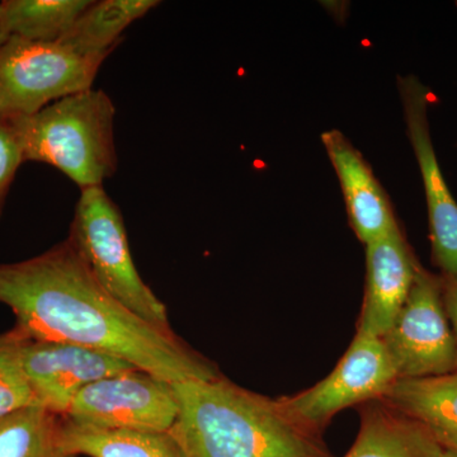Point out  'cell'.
<instances>
[{
	"label": "cell",
	"mask_w": 457,
	"mask_h": 457,
	"mask_svg": "<svg viewBox=\"0 0 457 457\" xmlns=\"http://www.w3.org/2000/svg\"><path fill=\"white\" fill-rule=\"evenodd\" d=\"M179 416L170 431L186 457H333L323 435L281 399L251 392L224 375L174 384Z\"/></svg>",
	"instance_id": "obj_2"
},
{
	"label": "cell",
	"mask_w": 457,
	"mask_h": 457,
	"mask_svg": "<svg viewBox=\"0 0 457 457\" xmlns=\"http://www.w3.org/2000/svg\"><path fill=\"white\" fill-rule=\"evenodd\" d=\"M68 239L114 300L156 329L174 333L167 306L137 272L122 213L104 186L80 191Z\"/></svg>",
	"instance_id": "obj_4"
},
{
	"label": "cell",
	"mask_w": 457,
	"mask_h": 457,
	"mask_svg": "<svg viewBox=\"0 0 457 457\" xmlns=\"http://www.w3.org/2000/svg\"><path fill=\"white\" fill-rule=\"evenodd\" d=\"M381 399L422 423L444 450L457 455V371L398 378Z\"/></svg>",
	"instance_id": "obj_14"
},
{
	"label": "cell",
	"mask_w": 457,
	"mask_h": 457,
	"mask_svg": "<svg viewBox=\"0 0 457 457\" xmlns=\"http://www.w3.org/2000/svg\"><path fill=\"white\" fill-rule=\"evenodd\" d=\"M456 8H457V2H456Z\"/></svg>",
	"instance_id": "obj_26"
},
{
	"label": "cell",
	"mask_w": 457,
	"mask_h": 457,
	"mask_svg": "<svg viewBox=\"0 0 457 457\" xmlns=\"http://www.w3.org/2000/svg\"><path fill=\"white\" fill-rule=\"evenodd\" d=\"M108 55H86L62 42L11 38L0 47L3 117L29 116L92 88Z\"/></svg>",
	"instance_id": "obj_5"
},
{
	"label": "cell",
	"mask_w": 457,
	"mask_h": 457,
	"mask_svg": "<svg viewBox=\"0 0 457 457\" xmlns=\"http://www.w3.org/2000/svg\"><path fill=\"white\" fill-rule=\"evenodd\" d=\"M405 131L425 189L432 260L442 276L457 278V203L442 174L429 128L431 90L416 75H399Z\"/></svg>",
	"instance_id": "obj_9"
},
{
	"label": "cell",
	"mask_w": 457,
	"mask_h": 457,
	"mask_svg": "<svg viewBox=\"0 0 457 457\" xmlns=\"http://www.w3.org/2000/svg\"><path fill=\"white\" fill-rule=\"evenodd\" d=\"M442 296H444L445 311L449 318L457 347V278L442 276Z\"/></svg>",
	"instance_id": "obj_21"
},
{
	"label": "cell",
	"mask_w": 457,
	"mask_h": 457,
	"mask_svg": "<svg viewBox=\"0 0 457 457\" xmlns=\"http://www.w3.org/2000/svg\"><path fill=\"white\" fill-rule=\"evenodd\" d=\"M177 416L171 384L135 369L84 387L64 418L102 431L170 432Z\"/></svg>",
	"instance_id": "obj_7"
},
{
	"label": "cell",
	"mask_w": 457,
	"mask_h": 457,
	"mask_svg": "<svg viewBox=\"0 0 457 457\" xmlns=\"http://www.w3.org/2000/svg\"><path fill=\"white\" fill-rule=\"evenodd\" d=\"M93 0H4L9 32L27 41L56 42L71 31Z\"/></svg>",
	"instance_id": "obj_18"
},
{
	"label": "cell",
	"mask_w": 457,
	"mask_h": 457,
	"mask_svg": "<svg viewBox=\"0 0 457 457\" xmlns=\"http://www.w3.org/2000/svg\"><path fill=\"white\" fill-rule=\"evenodd\" d=\"M3 117L2 104H0V119Z\"/></svg>",
	"instance_id": "obj_25"
},
{
	"label": "cell",
	"mask_w": 457,
	"mask_h": 457,
	"mask_svg": "<svg viewBox=\"0 0 457 457\" xmlns=\"http://www.w3.org/2000/svg\"><path fill=\"white\" fill-rule=\"evenodd\" d=\"M29 336L14 326L0 335V420L22 409L38 407L22 363Z\"/></svg>",
	"instance_id": "obj_19"
},
{
	"label": "cell",
	"mask_w": 457,
	"mask_h": 457,
	"mask_svg": "<svg viewBox=\"0 0 457 457\" xmlns=\"http://www.w3.org/2000/svg\"><path fill=\"white\" fill-rule=\"evenodd\" d=\"M356 441L343 457H442L444 447L422 423L384 399L361 404Z\"/></svg>",
	"instance_id": "obj_13"
},
{
	"label": "cell",
	"mask_w": 457,
	"mask_h": 457,
	"mask_svg": "<svg viewBox=\"0 0 457 457\" xmlns=\"http://www.w3.org/2000/svg\"><path fill=\"white\" fill-rule=\"evenodd\" d=\"M0 303L31 339L112 354L168 384L222 375L215 363L114 300L66 237L29 260L0 264Z\"/></svg>",
	"instance_id": "obj_1"
},
{
	"label": "cell",
	"mask_w": 457,
	"mask_h": 457,
	"mask_svg": "<svg viewBox=\"0 0 457 457\" xmlns=\"http://www.w3.org/2000/svg\"><path fill=\"white\" fill-rule=\"evenodd\" d=\"M25 163L22 145L11 120L0 119V218L5 201L21 165Z\"/></svg>",
	"instance_id": "obj_20"
},
{
	"label": "cell",
	"mask_w": 457,
	"mask_h": 457,
	"mask_svg": "<svg viewBox=\"0 0 457 457\" xmlns=\"http://www.w3.org/2000/svg\"><path fill=\"white\" fill-rule=\"evenodd\" d=\"M383 342L399 378H435L457 371V347L445 311L442 278L418 269L404 305Z\"/></svg>",
	"instance_id": "obj_6"
},
{
	"label": "cell",
	"mask_w": 457,
	"mask_h": 457,
	"mask_svg": "<svg viewBox=\"0 0 457 457\" xmlns=\"http://www.w3.org/2000/svg\"><path fill=\"white\" fill-rule=\"evenodd\" d=\"M159 4L158 0L93 2L59 42L86 55H110L123 31Z\"/></svg>",
	"instance_id": "obj_15"
},
{
	"label": "cell",
	"mask_w": 457,
	"mask_h": 457,
	"mask_svg": "<svg viewBox=\"0 0 457 457\" xmlns=\"http://www.w3.org/2000/svg\"><path fill=\"white\" fill-rule=\"evenodd\" d=\"M114 116L110 96L90 88L29 116L7 119L17 132L25 162L53 165L82 191L104 186L116 173Z\"/></svg>",
	"instance_id": "obj_3"
},
{
	"label": "cell",
	"mask_w": 457,
	"mask_h": 457,
	"mask_svg": "<svg viewBox=\"0 0 457 457\" xmlns=\"http://www.w3.org/2000/svg\"><path fill=\"white\" fill-rule=\"evenodd\" d=\"M324 8L329 12L330 16L335 17L337 22H345V18L348 17V11H350V3L348 2H326L323 3Z\"/></svg>",
	"instance_id": "obj_22"
},
{
	"label": "cell",
	"mask_w": 457,
	"mask_h": 457,
	"mask_svg": "<svg viewBox=\"0 0 457 457\" xmlns=\"http://www.w3.org/2000/svg\"><path fill=\"white\" fill-rule=\"evenodd\" d=\"M442 457H457L456 453H451V451L445 450L444 456Z\"/></svg>",
	"instance_id": "obj_24"
},
{
	"label": "cell",
	"mask_w": 457,
	"mask_h": 457,
	"mask_svg": "<svg viewBox=\"0 0 457 457\" xmlns=\"http://www.w3.org/2000/svg\"><path fill=\"white\" fill-rule=\"evenodd\" d=\"M0 457H77L64 444V417L41 407L0 420Z\"/></svg>",
	"instance_id": "obj_17"
},
{
	"label": "cell",
	"mask_w": 457,
	"mask_h": 457,
	"mask_svg": "<svg viewBox=\"0 0 457 457\" xmlns=\"http://www.w3.org/2000/svg\"><path fill=\"white\" fill-rule=\"evenodd\" d=\"M320 139L338 177L348 220L360 242L369 245L398 228L392 201L353 144L339 130L323 132Z\"/></svg>",
	"instance_id": "obj_12"
},
{
	"label": "cell",
	"mask_w": 457,
	"mask_h": 457,
	"mask_svg": "<svg viewBox=\"0 0 457 457\" xmlns=\"http://www.w3.org/2000/svg\"><path fill=\"white\" fill-rule=\"evenodd\" d=\"M11 38V32H9L7 20H5L4 9L0 4V47Z\"/></svg>",
	"instance_id": "obj_23"
},
{
	"label": "cell",
	"mask_w": 457,
	"mask_h": 457,
	"mask_svg": "<svg viewBox=\"0 0 457 457\" xmlns=\"http://www.w3.org/2000/svg\"><path fill=\"white\" fill-rule=\"evenodd\" d=\"M365 249V296L357 332L383 338L404 305L420 264L400 227Z\"/></svg>",
	"instance_id": "obj_11"
},
{
	"label": "cell",
	"mask_w": 457,
	"mask_h": 457,
	"mask_svg": "<svg viewBox=\"0 0 457 457\" xmlns=\"http://www.w3.org/2000/svg\"><path fill=\"white\" fill-rule=\"evenodd\" d=\"M398 378L383 338L356 332L350 348L324 380L279 399L300 422L323 435L337 413L383 398Z\"/></svg>",
	"instance_id": "obj_8"
},
{
	"label": "cell",
	"mask_w": 457,
	"mask_h": 457,
	"mask_svg": "<svg viewBox=\"0 0 457 457\" xmlns=\"http://www.w3.org/2000/svg\"><path fill=\"white\" fill-rule=\"evenodd\" d=\"M64 444L77 457H186L170 432L102 431L65 418Z\"/></svg>",
	"instance_id": "obj_16"
},
{
	"label": "cell",
	"mask_w": 457,
	"mask_h": 457,
	"mask_svg": "<svg viewBox=\"0 0 457 457\" xmlns=\"http://www.w3.org/2000/svg\"><path fill=\"white\" fill-rule=\"evenodd\" d=\"M22 363L38 407L62 417L84 387L108 376L137 369L104 352L29 337L22 345Z\"/></svg>",
	"instance_id": "obj_10"
}]
</instances>
